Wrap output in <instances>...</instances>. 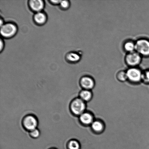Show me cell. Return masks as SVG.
<instances>
[{"label":"cell","instance_id":"obj_15","mask_svg":"<svg viewBox=\"0 0 149 149\" xmlns=\"http://www.w3.org/2000/svg\"><path fill=\"white\" fill-rule=\"evenodd\" d=\"M117 77L118 79L121 81H125L128 79L126 72L123 71H121L118 73Z\"/></svg>","mask_w":149,"mask_h":149},{"label":"cell","instance_id":"obj_18","mask_svg":"<svg viewBox=\"0 0 149 149\" xmlns=\"http://www.w3.org/2000/svg\"><path fill=\"white\" fill-rule=\"evenodd\" d=\"M146 82L149 83V70L146 71L142 75V79Z\"/></svg>","mask_w":149,"mask_h":149},{"label":"cell","instance_id":"obj_4","mask_svg":"<svg viewBox=\"0 0 149 149\" xmlns=\"http://www.w3.org/2000/svg\"><path fill=\"white\" fill-rule=\"evenodd\" d=\"M126 74L128 79L132 82L138 83L142 79L143 74L138 68H130L127 71Z\"/></svg>","mask_w":149,"mask_h":149},{"label":"cell","instance_id":"obj_9","mask_svg":"<svg viewBox=\"0 0 149 149\" xmlns=\"http://www.w3.org/2000/svg\"><path fill=\"white\" fill-rule=\"evenodd\" d=\"M80 121L85 125H91L94 121L93 117L91 114L88 112H84L80 115Z\"/></svg>","mask_w":149,"mask_h":149},{"label":"cell","instance_id":"obj_7","mask_svg":"<svg viewBox=\"0 0 149 149\" xmlns=\"http://www.w3.org/2000/svg\"><path fill=\"white\" fill-rule=\"evenodd\" d=\"M29 6L33 11L39 12L44 7V3L42 0H31L29 1Z\"/></svg>","mask_w":149,"mask_h":149},{"label":"cell","instance_id":"obj_8","mask_svg":"<svg viewBox=\"0 0 149 149\" xmlns=\"http://www.w3.org/2000/svg\"><path fill=\"white\" fill-rule=\"evenodd\" d=\"M80 84L85 90H90L94 87L95 82L91 77H84L81 79Z\"/></svg>","mask_w":149,"mask_h":149},{"label":"cell","instance_id":"obj_20","mask_svg":"<svg viewBox=\"0 0 149 149\" xmlns=\"http://www.w3.org/2000/svg\"><path fill=\"white\" fill-rule=\"evenodd\" d=\"M61 1H51V3L54 4H59L61 2Z\"/></svg>","mask_w":149,"mask_h":149},{"label":"cell","instance_id":"obj_19","mask_svg":"<svg viewBox=\"0 0 149 149\" xmlns=\"http://www.w3.org/2000/svg\"><path fill=\"white\" fill-rule=\"evenodd\" d=\"M30 134L31 136L33 138H37L40 135V132H39L38 130L36 129L31 131Z\"/></svg>","mask_w":149,"mask_h":149},{"label":"cell","instance_id":"obj_17","mask_svg":"<svg viewBox=\"0 0 149 149\" xmlns=\"http://www.w3.org/2000/svg\"><path fill=\"white\" fill-rule=\"evenodd\" d=\"M59 4L61 8L63 9H66L70 6V3L68 1H61Z\"/></svg>","mask_w":149,"mask_h":149},{"label":"cell","instance_id":"obj_1","mask_svg":"<svg viewBox=\"0 0 149 149\" xmlns=\"http://www.w3.org/2000/svg\"><path fill=\"white\" fill-rule=\"evenodd\" d=\"M17 31V26L14 23H6L1 26V36L6 38L12 37Z\"/></svg>","mask_w":149,"mask_h":149},{"label":"cell","instance_id":"obj_21","mask_svg":"<svg viewBox=\"0 0 149 149\" xmlns=\"http://www.w3.org/2000/svg\"><path fill=\"white\" fill-rule=\"evenodd\" d=\"M4 47V43H3L2 39H1V51L2 50L3 48Z\"/></svg>","mask_w":149,"mask_h":149},{"label":"cell","instance_id":"obj_2","mask_svg":"<svg viewBox=\"0 0 149 149\" xmlns=\"http://www.w3.org/2000/svg\"><path fill=\"white\" fill-rule=\"evenodd\" d=\"M135 50L140 55L149 56V41L145 39H141L135 43Z\"/></svg>","mask_w":149,"mask_h":149},{"label":"cell","instance_id":"obj_10","mask_svg":"<svg viewBox=\"0 0 149 149\" xmlns=\"http://www.w3.org/2000/svg\"><path fill=\"white\" fill-rule=\"evenodd\" d=\"M35 22L38 24L42 25L45 24L47 20L46 15L42 11L36 13L33 17Z\"/></svg>","mask_w":149,"mask_h":149},{"label":"cell","instance_id":"obj_11","mask_svg":"<svg viewBox=\"0 0 149 149\" xmlns=\"http://www.w3.org/2000/svg\"><path fill=\"white\" fill-rule=\"evenodd\" d=\"M91 127L92 130L96 132H102L104 128L103 124L98 120L93 121L91 125Z\"/></svg>","mask_w":149,"mask_h":149},{"label":"cell","instance_id":"obj_12","mask_svg":"<svg viewBox=\"0 0 149 149\" xmlns=\"http://www.w3.org/2000/svg\"><path fill=\"white\" fill-rule=\"evenodd\" d=\"M67 61L72 63L78 62L80 59V56L78 54L74 52H71L67 54L66 56Z\"/></svg>","mask_w":149,"mask_h":149},{"label":"cell","instance_id":"obj_3","mask_svg":"<svg viewBox=\"0 0 149 149\" xmlns=\"http://www.w3.org/2000/svg\"><path fill=\"white\" fill-rule=\"evenodd\" d=\"M71 109L74 114L80 115L84 113L86 109V105L84 101L81 99H77L72 103Z\"/></svg>","mask_w":149,"mask_h":149},{"label":"cell","instance_id":"obj_16","mask_svg":"<svg viewBox=\"0 0 149 149\" xmlns=\"http://www.w3.org/2000/svg\"><path fill=\"white\" fill-rule=\"evenodd\" d=\"M69 147L70 149H80V146L77 141H72L70 142Z\"/></svg>","mask_w":149,"mask_h":149},{"label":"cell","instance_id":"obj_6","mask_svg":"<svg viewBox=\"0 0 149 149\" xmlns=\"http://www.w3.org/2000/svg\"><path fill=\"white\" fill-rule=\"evenodd\" d=\"M24 125L26 129L31 131L36 129L38 125V121L34 117L28 116L25 119Z\"/></svg>","mask_w":149,"mask_h":149},{"label":"cell","instance_id":"obj_14","mask_svg":"<svg viewBox=\"0 0 149 149\" xmlns=\"http://www.w3.org/2000/svg\"><path fill=\"white\" fill-rule=\"evenodd\" d=\"M124 48L127 52L131 53L135 50V45L132 42H128L124 45Z\"/></svg>","mask_w":149,"mask_h":149},{"label":"cell","instance_id":"obj_13","mask_svg":"<svg viewBox=\"0 0 149 149\" xmlns=\"http://www.w3.org/2000/svg\"><path fill=\"white\" fill-rule=\"evenodd\" d=\"M80 95L81 100L84 102H87L91 99L93 95L90 90H85L81 92Z\"/></svg>","mask_w":149,"mask_h":149},{"label":"cell","instance_id":"obj_5","mask_svg":"<svg viewBox=\"0 0 149 149\" xmlns=\"http://www.w3.org/2000/svg\"><path fill=\"white\" fill-rule=\"evenodd\" d=\"M126 63L130 66L135 67L139 65L141 61V55L136 52L129 53L125 57Z\"/></svg>","mask_w":149,"mask_h":149}]
</instances>
